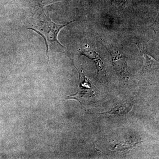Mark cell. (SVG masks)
Returning <instances> with one entry per match:
<instances>
[{"instance_id": "7a4b0ae2", "label": "cell", "mask_w": 159, "mask_h": 159, "mask_svg": "<svg viewBox=\"0 0 159 159\" xmlns=\"http://www.w3.org/2000/svg\"><path fill=\"white\" fill-rule=\"evenodd\" d=\"M79 88L76 94L66 97L68 99H76L81 104L90 102L95 96V90L97 89L94 86L82 71L79 72Z\"/></svg>"}, {"instance_id": "3957f363", "label": "cell", "mask_w": 159, "mask_h": 159, "mask_svg": "<svg viewBox=\"0 0 159 159\" xmlns=\"http://www.w3.org/2000/svg\"><path fill=\"white\" fill-rule=\"evenodd\" d=\"M112 57L113 63L116 67V70L124 79L128 78V72L127 66L122 56L116 49L111 47H106Z\"/></svg>"}, {"instance_id": "6da1fadb", "label": "cell", "mask_w": 159, "mask_h": 159, "mask_svg": "<svg viewBox=\"0 0 159 159\" xmlns=\"http://www.w3.org/2000/svg\"><path fill=\"white\" fill-rule=\"evenodd\" d=\"M74 21H71L64 25H60L54 22L45 13L42 14L40 19L36 23L34 28L29 29L35 31L43 37L47 47V54L49 51L62 52L65 48L60 43L57 36L60 31Z\"/></svg>"}, {"instance_id": "277c9868", "label": "cell", "mask_w": 159, "mask_h": 159, "mask_svg": "<svg viewBox=\"0 0 159 159\" xmlns=\"http://www.w3.org/2000/svg\"><path fill=\"white\" fill-rule=\"evenodd\" d=\"M133 104L131 103H125L120 104L113 108L111 110L105 114L109 116H125L131 110Z\"/></svg>"}]
</instances>
